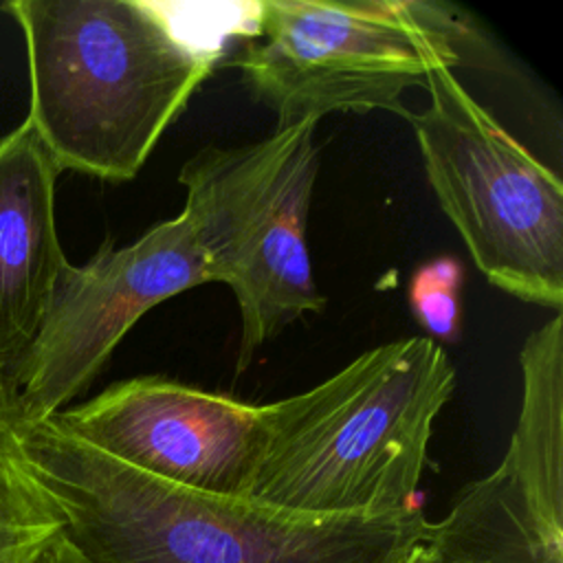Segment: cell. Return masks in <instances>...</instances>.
<instances>
[{
	"mask_svg": "<svg viewBox=\"0 0 563 563\" xmlns=\"http://www.w3.org/2000/svg\"><path fill=\"white\" fill-rule=\"evenodd\" d=\"M22 462L64 517L75 563H405L429 523L418 506L383 517H314L213 495L132 468L64 431L20 422Z\"/></svg>",
	"mask_w": 563,
	"mask_h": 563,
	"instance_id": "6da1fadb",
	"label": "cell"
},
{
	"mask_svg": "<svg viewBox=\"0 0 563 563\" xmlns=\"http://www.w3.org/2000/svg\"><path fill=\"white\" fill-rule=\"evenodd\" d=\"M26 44V121L59 167L132 180L213 73L222 37L147 0H9Z\"/></svg>",
	"mask_w": 563,
	"mask_h": 563,
	"instance_id": "7a4b0ae2",
	"label": "cell"
},
{
	"mask_svg": "<svg viewBox=\"0 0 563 563\" xmlns=\"http://www.w3.org/2000/svg\"><path fill=\"white\" fill-rule=\"evenodd\" d=\"M455 369L429 336L358 354L308 391L260 405L262 444L246 497L314 517L413 508L431 427Z\"/></svg>",
	"mask_w": 563,
	"mask_h": 563,
	"instance_id": "3957f363",
	"label": "cell"
},
{
	"mask_svg": "<svg viewBox=\"0 0 563 563\" xmlns=\"http://www.w3.org/2000/svg\"><path fill=\"white\" fill-rule=\"evenodd\" d=\"M317 121L277 128L240 145H205L180 167L183 216L211 282L227 284L240 308L238 372L282 328L321 312L308 253V211L319 172Z\"/></svg>",
	"mask_w": 563,
	"mask_h": 563,
	"instance_id": "277c9868",
	"label": "cell"
},
{
	"mask_svg": "<svg viewBox=\"0 0 563 563\" xmlns=\"http://www.w3.org/2000/svg\"><path fill=\"white\" fill-rule=\"evenodd\" d=\"M464 26L418 0H264L231 64L277 128L330 112L387 110L407 119L402 92L460 57Z\"/></svg>",
	"mask_w": 563,
	"mask_h": 563,
	"instance_id": "5b68a950",
	"label": "cell"
},
{
	"mask_svg": "<svg viewBox=\"0 0 563 563\" xmlns=\"http://www.w3.org/2000/svg\"><path fill=\"white\" fill-rule=\"evenodd\" d=\"M409 112L427 180L475 266L504 292L561 310L563 183L523 147L451 68L424 84Z\"/></svg>",
	"mask_w": 563,
	"mask_h": 563,
	"instance_id": "8992f818",
	"label": "cell"
},
{
	"mask_svg": "<svg viewBox=\"0 0 563 563\" xmlns=\"http://www.w3.org/2000/svg\"><path fill=\"white\" fill-rule=\"evenodd\" d=\"M207 282L205 255L183 213L125 246L106 240L81 266L66 262L33 343L9 369L20 422L66 409L147 310Z\"/></svg>",
	"mask_w": 563,
	"mask_h": 563,
	"instance_id": "52a82bcc",
	"label": "cell"
},
{
	"mask_svg": "<svg viewBox=\"0 0 563 563\" xmlns=\"http://www.w3.org/2000/svg\"><path fill=\"white\" fill-rule=\"evenodd\" d=\"M521 405L499 466L471 482L424 543L468 563H563V319L519 352Z\"/></svg>",
	"mask_w": 563,
	"mask_h": 563,
	"instance_id": "ba28073f",
	"label": "cell"
},
{
	"mask_svg": "<svg viewBox=\"0 0 563 563\" xmlns=\"http://www.w3.org/2000/svg\"><path fill=\"white\" fill-rule=\"evenodd\" d=\"M51 418L152 477L229 497H246L262 444L260 405L161 374L112 383Z\"/></svg>",
	"mask_w": 563,
	"mask_h": 563,
	"instance_id": "9c48e42d",
	"label": "cell"
},
{
	"mask_svg": "<svg viewBox=\"0 0 563 563\" xmlns=\"http://www.w3.org/2000/svg\"><path fill=\"white\" fill-rule=\"evenodd\" d=\"M59 167L24 119L0 136V363L33 343L68 262L55 227Z\"/></svg>",
	"mask_w": 563,
	"mask_h": 563,
	"instance_id": "30bf717a",
	"label": "cell"
},
{
	"mask_svg": "<svg viewBox=\"0 0 563 563\" xmlns=\"http://www.w3.org/2000/svg\"><path fill=\"white\" fill-rule=\"evenodd\" d=\"M62 532L64 517L22 462L13 431L0 433V563H37Z\"/></svg>",
	"mask_w": 563,
	"mask_h": 563,
	"instance_id": "8fae6325",
	"label": "cell"
},
{
	"mask_svg": "<svg viewBox=\"0 0 563 563\" xmlns=\"http://www.w3.org/2000/svg\"><path fill=\"white\" fill-rule=\"evenodd\" d=\"M464 284V266L455 257H435L420 264L409 282V308L418 325L435 343H453L462 330L460 292Z\"/></svg>",
	"mask_w": 563,
	"mask_h": 563,
	"instance_id": "7c38bea8",
	"label": "cell"
},
{
	"mask_svg": "<svg viewBox=\"0 0 563 563\" xmlns=\"http://www.w3.org/2000/svg\"><path fill=\"white\" fill-rule=\"evenodd\" d=\"M20 424V411L15 391L11 385V374L4 363H0V433H11Z\"/></svg>",
	"mask_w": 563,
	"mask_h": 563,
	"instance_id": "4fadbf2b",
	"label": "cell"
},
{
	"mask_svg": "<svg viewBox=\"0 0 563 563\" xmlns=\"http://www.w3.org/2000/svg\"><path fill=\"white\" fill-rule=\"evenodd\" d=\"M405 563H468V561H460V559H453V556H446L433 548H429L424 541L418 543Z\"/></svg>",
	"mask_w": 563,
	"mask_h": 563,
	"instance_id": "5bb4252c",
	"label": "cell"
},
{
	"mask_svg": "<svg viewBox=\"0 0 563 563\" xmlns=\"http://www.w3.org/2000/svg\"><path fill=\"white\" fill-rule=\"evenodd\" d=\"M57 563H75V561L68 556V552L64 550L62 541H59V550H57Z\"/></svg>",
	"mask_w": 563,
	"mask_h": 563,
	"instance_id": "9a60e30c",
	"label": "cell"
}]
</instances>
